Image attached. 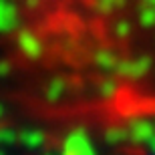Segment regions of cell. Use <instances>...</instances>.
<instances>
[{
  "label": "cell",
  "instance_id": "obj_2",
  "mask_svg": "<svg viewBox=\"0 0 155 155\" xmlns=\"http://www.w3.org/2000/svg\"><path fill=\"white\" fill-rule=\"evenodd\" d=\"M20 139H22V143L26 147H30V149H36V147L42 145V135L40 133H22Z\"/></svg>",
  "mask_w": 155,
  "mask_h": 155
},
{
  "label": "cell",
  "instance_id": "obj_4",
  "mask_svg": "<svg viewBox=\"0 0 155 155\" xmlns=\"http://www.w3.org/2000/svg\"><path fill=\"white\" fill-rule=\"evenodd\" d=\"M0 155H4V153H0Z\"/></svg>",
  "mask_w": 155,
  "mask_h": 155
},
{
  "label": "cell",
  "instance_id": "obj_5",
  "mask_svg": "<svg viewBox=\"0 0 155 155\" xmlns=\"http://www.w3.org/2000/svg\"><path fill=\"white\" fill-rule=\"evenodd\" d=\"M48 155H52V153H48Z\"/></svg>",
  "mask_w": 155,
  "mask_h": 155
},
{
  "label": "cell",
  "instance_id": "obj_1",
  "mask_svg": "<svg viewBox=\"0 0 155 155\" xmlns=\"http://www.w3.org/2000/svg\"><path fill=\"white\" fill-rule=\"evenodd\" d=\"M63 155H97L91 139L83 131L71 133L63 143Z\"/></svg>",
  "mask_w": 155,
  "mask_h": 155
},
{
  "label": "cell",
  "instance_id": "obj_3",
  "mask_svg": "<svg viewBox=\"0 0 155 155\" xmlns=\"http://www.w3.org/2000/svg\"><path fill=\"white\" fill-rule=\"evenodd\" d=\"M12 139H14V137H12L10 133H0V143H2V141H8V143H12Z\"/></svg>",
  "mask_w": 155,
  "mask_h": 155
}]
</instances>
